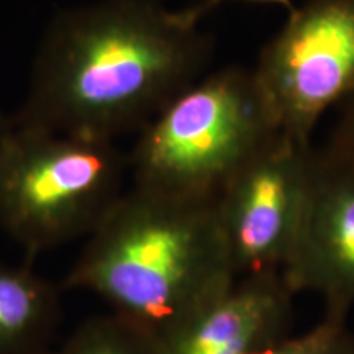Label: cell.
<instances>
[{"label":"cell","mask_w":354,"mask_h":354,"mask_svg":"<svg viewBox=\"0 0 354 354\" xmlns=\"http://www.w3.org/2000/svg\"><path fill=\"white\" fill-rule=\"evenodd\" d=\"M232 2V0H201V2L194 3L184 10H174L176 19L180 21V24L192 26L196 28L198 26V21H201L203 17L209 15L210 12H214L216 7H220L221 3ZM236 2H251V3H266V6H276L282 7L287 13H290L295 8L294 0H236Z\"/></svg>","instance_id":"obj_13"},{"label":"cell","mask_w":354,"mask_h":354,"mask_svg":"<svg viewBox=\"0 0 354 354\" xmlns=\"http://www.w3.org/2000/svg\"><path fill=\"white\" fill-rule=\"evenodd\" d=\"M336 112H338V117L325 145L354 156V94L349 95L336 109Z\"/></svg>","instance_id":"obj_12"},{"label":"cell","mask_w":354,"mask_h":354,"mask_svg":"<svg viewBox=\"0 0 354 354\" xmlns=\"http://www.w3.org/2000/svg\"><path fill=\"white\" fill-rule=\"evenodd\" d=\"M12 125V118H6L0 115V138H2L3 135H6V131L10 128Z\"/></svg>","instance_id":"obj_14"},{"label":"cell","mask_w":354,"mask_h":354,"mask_svg":"<svg viewBox=\"0 0 354 354\" xmlns=\"http://www.w3.org/2000/svg\"><path fill=\"white\" fill-rule=\"evenodd\" d=\"M279 130L312 143L320 118L354 94V0H307L253 68Z\"/></svg>","instance_id":"obj_5"},{"label":"cell","mask_w":354,"mask_h":354,"mask_svg":"<svg viewBox=\"0 0 354 354\" xmlns=\"http://www.w3.org/2000/svg\"><path fill=\"white\" fill-rule=\"evenodd\" d=\"M59 317L55 284L30 264L0 261V354H48Z\"/></svg>","instance_id":"obj_9"},{"label":"cell","mask_w":354,"mask_h":354,"mask_svg":"<svg viewBox=\"0 0 354 354\" xmlns=\"http://www.w3.org/2000/svg\"><path fill=\"white\" fill-rule=\"evenodd\" d=\"M125 158L113 141L13 122L0 138V225L28 258L91 234L122 197Z\"/></svg>","instance_id":"obj_4"},{"label":"cell","mask_w":354,"mask_h":354,"mask_svg":"<svg viewBox=\"0 0 354 354\" xmlns=\"http://www.w3.org/2000/svg\"><path fill=\"white\" fill-rule=\"evenodd\" d=\"M259 354H354V331L348 325V312L325 308L312 328L286 336Z\"/></svg>","instance_id":"obj_11"},{"label":"cell","mask_w":354,"mask_h":354,"mask_svg":"<svg viewBox=\"0 0 354 354\" xmlns=\"http://www.w3.org/2000/svg\"><path fill=\"white\" fill-rule=\"evenodd\" d=\"M282 276L294 294H317L325 308L354 307V156L313 146L307 210Z\"/></svg>","instance_id":"obj_7"},{"label":"cell","mask_w":354,"mask_h":354,"mask_svg":"<svg viewBox=\"0 0 354 354\" xmlns=\"http://www.w3.org/2000/svg\"><path fill=\"white\" fill-rule=\"evenodd\" d=\"M234 279L216 201L133 187L88 234L63 287L99 295L113 315L159 339Z\"/></svg>","instance_id":"obj_2"},{"label":"cell","mask_w":354,"mask_h":354,"mask_svg":"<svg viewBox=\"0 0 354 354\" xmlns=\"http://www.w3.org/2000/svg\"><path fill=\"white\" fill-rule=\"evenodd\" d=\"M48 354H159V346L151 335L110 313L82 323Z\"/></svg>","instance_id":"obj_10"},{"label":"cell","mask_w":354,"mask_h":354,"mask_svg":"<svg viewBox=\"0 0 354 354\" xmlns=\"http://www.w3.org/2000/svg\"><path fill=\"white\" fill-rule=\"evenodd\" d=\"M313 143L279 131L216 198L234 276L282 272L307 210Z\"/></svg>","instance_id":"obj_6"},{"label":"cell","mask_w":354,"mask_h":354,"mask_svg":"<svg viewBox=\"0 0 354 354\" xmlns=\"http://www.w3.org/2000/svg\"><path fill=\"white\" fill-rule=\"evenodd\" d=\"M294 290L282 272L234 279L227 290L156 339L159 354H259L289 336Z\"/></svg>","instance_id":"obj_8"},{"label":"cell","mask_w":354,"mask_h":354,"mask_svg":"<svg viewBox=\"0 0 354 354\" xmlns=\"http://www.w3.org/2000/svg\"><path fill=\"white\" fill-rule=\"evenodd\" d=\"M212 38L180 24L161 0H102L61 12L35 59L13 122L113 141L143 130L201 79Z\"/></svg>","instance_id":"obj_1"},{"label":"cell","mask_w":354,"mask_h":354,"mask_svg":"<svg viewBox=\"0 0 354 354\" xmlns=\"http://www.w3.org/2000/svg\"><path fill=\"white\" fill-rule=\"evenodd\" d=\"M279 131L254 71L218 69L180 92L141 130L130 158L135 187L216 201Z\"/></svg>","instance_id":"obj_3"}]
</instances>
